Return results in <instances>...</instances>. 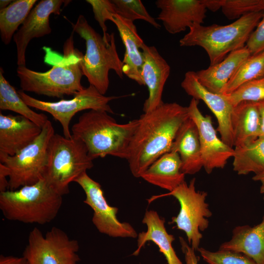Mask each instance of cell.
Returning a JSON list of instances; mask_svg holds the SVG:
<instances>
[{
    "instance_id": "obj_1",
    "label": "cell",
    "mask_w": 264,
    "mask_h": 264,
    "mask_svg": "<svg viewBox=\"0 0 264 264\" xmlns=\"http://www.w3.org/2000/svg\"><path fill=\"white\" fill-rule=\"evenodd\" d=\"M189 117L188 107L175 102L163 103L140 116L127 159L134 177H141L154 161L171 151L177 131Z\"/></svg>"
},
{
    "instance_id": "obj_2",
    "label": "cell",
    "mask_w": 264,
    "mask_h": 264,
    "mask_svg": "<svg viewBox=\"0 0 264 264\" xmlns=\"http://www.w3.org/2000/svg\"><path fill=\"white\" fill-rule=\"evenodd\" d=\"M73 36L72 32L64 43L63 55L49 47L43 48L44 62L52 66L48 71L38 72L26 66H18L17 74L22 90L62 98L65 95L74 96L84 89L81 84L84 55L74 47Z\"/></svg>"
},
{
    "instance_id": "obj_3",
    "label": "cell",
    "mask_w": 264,
    "mask_h": 264,
    "mask_svg": "<svg viewBox=\"0 0 264 264\" xmlns=\"http://www.w3.org/2000/svg\"><path fill=\"white\" fill-rule=\"evenodd\" d=\"M106 111L83 113L72 127L71 135L81 139L92 159L111 155L127 159L139 119L119 124Z\"/></svg>"
},
{
    "instance_id": "obj_4",
    "label": "cell",
    "mask_w": 264,
    "mask_h": 264,
    "mask_svg": "<svg viewBox=\"0 0 264 264\" xmlns=\"http://www.w3.org/2000/svg\"><path fill=\"white\" fill-rule=\"evenodd\" d=\"M264 14V11L250 13L225 25L194 24L179 40V45L201 47L208 54L210 66L216 65L231 52L245 46Z\"/></svg>"
},
{
    "instance_id": "obj_5",
    "label": "cell",
    "mask_w": 264,
    "mask_h": 264,
    "mask_svg": "<svg viewBox=\"0 0 264 264\" xmlns=\"http://www.w3.org/2000/svg\"><path fill=\"white\" fill-rule=\"evenodd\" d=\"M62 197L42 179L34 184L0 193V209L9 220L44 224L57 216Z\"/></svg>"
},
{
    "instance_id": "obj_6",
    "label": "cell",
    "mask_w": 264,
    "mask_h": 264,
    "mask_svg": "<svg viewBox=\"0 0 264 264\" xmlns=\"http://www.w3.org/2000/svg\"><path fill=\"white\" fill-rule=\"evenodd\" d=\"M73 32L85 41L86 51L81 60V67L89 83L105 95L109 87V72L113 70L123 78V63L117 51L114 33L107 39L102 36L80 15L75 23H71Z\"/></svg>"
},
{
    "instance_id": "obj_7",
    "label": "cell",
    "mask_w": 264,
    "mask_h": 264,
    "mask_svg": "<svg viewBox=\"0 0 264 264\" xmlns=\"http://www.w3.org/2000/svg\"><path fill=\"white\" fill-rule=\"evenodd\" d=\"M93 166L85 143L72 135L70 138L55 133L50 139L44 178L63 196L69 192L71 182Z\"/></svg>"
},
{
    "instance_id": "obj_8",
    "label": "cell",
    "mask_w": 264,
    "mask_h": 264,
    "mask_svg": "<svg viewBox=\"0 0 264 264\" xmlns=\"http://www.w3.org/2000/svg\"><path fill=\"white\" fill-rule=\"evenodd\" d=\"M54 134L52 124L48 120L33 142L14 155L0 158V170L8 176L9 190L34 184L44 178L48 145Z\"/></svg>"
},
{
    "instance_id": "obj_9",
    "label": "cell",
    "mask_w": 264,
    "mask_h": 264,
    "mask_svg": "<svg viewBox=\"0 0 264 264\" xmlns=\"http://www.w3.org/2000/svg\"><path fill=\"white\" fill-rule=\"evenodd\" d=\"M195 183L196 178H193L189 184L184 181L172 191L154 198L172 196L178 201L179 212L176 216L172 218L171 222L175 223L177 229L185 233L188 243L196 251L199 248L202 238L200 231L208 227V218L212 214L205 201L207 192L197 191Z\"/></svg>"
},
{
    "instance_id": "obj_10",
    "label": "cell",
    "mask_w": 264,
    "mask_h": 264,
    "mask_svg": "<svg viewBox=\"0 0 264 264\" xmlns=\"http://www.w3.org/2000/svg\"><path fill=\"white\" fill-rule=\"evenodd\" d=\"M23 101L30 108L49 113L61 125L64 136L71 137L69 125L72 118L78 112L86 110L113 111L109 103L120 96H107L99 92L93 86L84 88L69 100L62 99L57 102H47L36 99L21 90L18 91Z\"/></svg>"
},
{
    "instance_id": "obj_11",
    "label": "cell",
    "mask_w": 264,
    "mask_h": 264,
    "mask_svg": "<svg viewBox=\"0 0 264 264\" xmlns=\"http://www.w3.org/2000/svg\"><path fill=\"white\" fill-rule=\"evenodd\" d=\"M78 241L61 229L53 227L44 235L37 227L29 233L23 257L28 264H77Z\"/></svg>"
},
{
    "instance_id": "obj_12",
    "label": "cell",
    "mask_w": 264,
    "mask_h": 264,
    "mask_svg": "<svg viewBox=\"0 0 264 264\" xmlns=\"http://www.w3.org/2000/svg\"><path fill=\"white\" fill-rule=\"evenodd\" d=\"M83 189L86 198L84 202L93 210L92 221L101 233L117 238H135L138 234L128 222H121L117 218L118 208L110 206L104 195L101 185L84 173L74 181Z\"/></svg>"
},
{
    "instance_id": "obj_13",
    "label": "cell",
    "mask_w": 264,
    "mask_h": 264,
    "mask_svg": "<svg viewBox=\"0 0 264 264\" xmlns=\"http://www.w3.org/2000/svg\"><path fill=\"white\" fill-rule=\"evenodd\" d=\"M198 102L192 98L187 107L189 117L198 129L203 167L207 174H210L215 169L223 168L228 160L233 157L234 150L218 137L211 117L201 113Z\"/></svg>"
},
{
    "instance_id": "obj_14",
    "label": "cell",
    "mask_w": 264,
    "mask_h": 264,
    "mask_svg": "<svg viewBox=\"0 0 264 264\" xmlns=\"http://www.w3.org/2000/svg\"><path fill=\"white\" fill-rule=\"evenodd\" d=\"M68 0H42L33 8L13 36L17 49L18 66H26V50L30 42L51 32L50 16L59 15L62 6Z\"/></svg>"
},
{
    "instance_id": "obj_15",
    "label": "cell",
    "mask_w": 264,
    "mask_h": 264,
    "mask_svg": "<svg viewBox=\"0 0 264 264\" xmlns=\"http://www.w3.org/2000/svg\"><path fill=\"white\" fill-rule=\"evenodd\" d=\"M181 86L186 93L197 100L203 101L217 119V130L220 139L233 148L231 116L234 106L225 95L210 91L198 81L196 72H186Z\"/></svg>"
},
{
    "instance_id": "obj_16",
    "label": "cell",
    "mask_w": 264,
    "mask_h": 264,
    "mask_svg": "<svg viewBox=\"0 0 264 264\" xmlns=\"http://www.w3.org/2000/svg\"><path fill=\"white\" fill-rule=\"evenodd\" d=\"M160 9L156 19L171 34L185 31L194 24H202L207 10L203 0H157Z\"/></svg>"
},
{
    "instance_id": "obj_17",
    "label": "cell",
    "mask_w": 264,
    "mask_h": 264,
    "mask_svg": "<svg viewBox=\"0 0 264 264\" xmlns=\"http://www.w3.org/2000/svg\"><path fill=\"white\" fill-rule=\"evenodd\" d=\"M141 50L144 57L141 77L149 91L143 107L145 113L153 110L164 103L162 96L171 68L154 46H148L144 43Z\"/></svg>"
},
{
    "instance_id": "obj_18",
    "label": "cell",
    "mask_w": 264,
    "mask_h": 264,
    "mask_svg": "<svg viewBox=\"0 0 264 264\" xmlns=\"http://www.w3.org/2000/svg\"><path fill=\"white\" fill-rule=\"evenodd\" d=\"M42 128L20 115L0 113V158L13 156L33 142Z\"/></svg>"
},
{
    "instance_id": "obj_19",
    "label": "cell",
    "mask_w": 264,
    "mask_h": 264,
    "mask_svg": "<svg viewBox=\"0 0 264 264\" xmlns=\"http://www.w3.org/2000/svg\"><path fill=\"white\" fill-rule=\"evenodd\" d=\"M116 26L125 46L122 71L124 74L138 85H144L141 77L144 57L141 47L144 44L138 34L133 22L118 14H113L110 20Z\"/></svg>"
},
{
    "instance_id": "obj_20",
    "label": "cell",
    "mask_w": 264,
    "mask_h": 264,
    "mask_svg": "<svg viewBox=\"0 0 264 264\" xmlns=\"http://www.w3.org/2000/svg\"><path fill=\"white\" fill-rule=\"evenodd\" d=\"M171 151L178 154L181 161V171L185 175L195 174L203 167L198 129L190 117L177 131Z\"/></svg>"
},
{
    "instance_id": "obj_21",
    "label": "cell",
    "mask_w": 264,
    "mask_h": 264,
    "mask_svg": "<svg viewBox=\"0 0 264 264\" xmlns=\"http://www.w3.org/2000/svg\"><path fill=\"white\" fill-rule=\"evenodd\" d=\"M250 56L245 46L234 51L219 63L196 72L198 79L210 91L222 94L229 80Z\"/></svg>"
},
{
    "instance_id": "obj_22",
    "label": "cell",
    "mask_w": 264,
    "mask_h": 264,
    "mask_svg": "<svg viewBox=\"0 0 264 264\" xmlns=\"http://www.w3.org/2000/svg\"><path fill=\"white\" fill-rule=\"evenodd\" d=\"M219 249L242 253L256 264H264V216L262 221L254 226L235 227L231 239L222 243Z\"/></svg>"
},
{
    "instance_id": "obj_23",
    "label": "cell",
    "mask_w": 264,
    "mask_h": 264,
    "mask_svg": "<svg viewBox=\"0 0 264 264\" xmlns=\"http://www.w3.org/2000/svg\"><path fill=\"white\" fill-rule=\"evenodd\" d=\"M231 123L233 147L246 145L258 139L261 119L257 102L242 101L234 106Z\"/></svg>"
},
{
    "instance_id": "obj_24",
    "label": "cell",
    "mask_w": 264,
    "mask_h": 264,
    "mask_svg": "<svg viewBox=\"0 0 264 264\" xmlns=\"http://www.w3.org/2000/svg\"><path fill=\"white\" fill-rule=\"evenodd\" d=\"M142 222L147 225V230L138 234L137 248L132 255H138L146 242L152 241L157 245L168 264H183L172 246L175 238L167 232L165 220L161 219L156 211L148 210L145 212Z\"/></svg>"
},
{
    "instance_id": "obj_25",
    "label": "cell",
    "mask_w": 264,
    "mask_h": 264,
    "mask_svg": "<svg viewBox=\"0 0 264 264\" xmlns=\"http://www.w3.org/2000/svg\"><path fill=\"white\" fill-rule=\"evenodd\" d=\"M178 154L168 152L154 161L141 177L147 182L171 192L185 181Z\"/></svg>"
},
{
    "instance_id": "obj_26",
    "label": "cell",
    "mask_w": 264,
    "mask_h": 264,
    "mask_svg": "<svg viewBox=\"0 0 264 264\" xmlns=\"http://www.w3.org/2000/svg\"><path fill=\"white\" fill-rule=\"evenodd\" d=\"M0 109L17 113L42 128L48 120L46 115L33 111L23 101L15 88L4 78L1 67L0 68Z\"/></svg>"
},
{
    "instance_id": "obj_27",
    "label": "cell",
    "mask_w": 264,
    "mask_h": 264,
    "mask_svg": "<svg viewBox=\"0 0 264 264\" xmlns=\"http://www.w3.org/2000/svg\"><path fill=\"white\" fill-rule=\"evenodd\" d=\"M234 150L233 170L238 175H256L264 171V138H258Z\"/></svg>"
},
{
    "instance_id": "obj_28",
    "label": "cell",
    "mask_w": 264,
    "mask_h": 264,
    "mask_svg": "<svg viewBox=\"0 0 264 264\" xmlns=\"http://www.w3.org/2000/svg\"><path fill=\"white\" fill-rule=\"evenodd\" d=\"M36 2L37 0H13L6 8L0 10V35L5 45L11 42Z\"/></svg>"
},
{
    "instance_id": "obj_29",
    "label": "cell",
    "mask_w": 264,
    "mask_h": 264,
    "mask_svg": "<svg viewBox=\"0 0 264 264\" xmlns=\"http://www.w3.org/2000/svg\"><path fill=\"white\" fill-rule=\"evenodd\" d=\"M264 76V51L250 56L227 83L222 95L231 93L242 85Z\"/></svg>"
},
{
    "instance_id": "obj_30",
    "label": "cell",
    "mask_w": 264,
    "mask_h": 264,
    "mask_svg": "<svg viewBox=\"0 0 264 264\" xmlns=\"http://www.w3.org/2000/svg\"><path fill=\"white\" fill-rule=\"evenodd\" d=\"M117 14L133 22L136 20H143L154 27L159 29L161 25L150 15L140 0H112Z\"/></svg>"
},
{
    "instance_id": "obj_31",
    "label": "cell",
    "mask_w": 264,
    "mask_h": 264,
    "mask_svg": "<svg viewBox=\"0 0 264 264\" xmlns=\"http://www.w3.org/2000/svg\"><path fill=\"white\" fill-rule=\"evenodd\" d=\"M225 95L234 107L242 101L258 102L264 100V76L247 82Z\"/></svg>"
},
{
    "instance_id": "obj_32",
    "label": "cell",
    "mask_w": 264,
    "mask_h": 264,
    "mask_svg": "<svg viewBox=\"0 0 264 264\" xmlns=\"http://www.w3.org/2000/svg\"><path fill=\"white\" fill-rule=\"evenodd\" d=\"M221 9L228 19L238 20L250 13L264 11V0H223Z\"/></svg>"
},
{
    "instance_id": "obj_33",
    "label": "cell",
    "mask_w": 264,
    "mask_h": 264,
    "mask_svg": "<svg viewBox=\"0 0 264 264\" xmlns=\"http://www.w3.org/2000/svg\"><path fill=\"white\" fill-rule=\"evenodd\" d=\"M198 251L207 264H256L246 255L233 251L219 249L213 252L202 247Z\"/></svg>"
},
{
    "instance_id": "obj_34",
    "label": "cell",
    "mask_w": 264,
    "mask_h": 264,
    "mask_svg": "<svg viewBox=\"0 0 264 264\" xmlns=\"http://www.w3.org/2000/svg\"><path fill=\"white\" fill-rule=\"evenodd\" d=\"M92 9L94 18L101 28L103 37L107 39L108 34L106 22L110 21L113 14H117L116 8L111 0H87Z\"/></svg>"
},
{
    "instance_id": "obj_35",
    "label": "cell",
    "mask_w": 264,
    "mask_h": 264,
    "mask_svg": "<svg viewBox=\"0 0 264 264\" xmlns=\"http://www.w3.org/2000/svg\"><path fill=\"white\" fill-rule=\"evenodd\" d=\"M245 47L249 50L251 55L264 51V14L250 35Z\"/></svg>"
},
{
    "instance_id": "obj_36",
    "label": "cell",
    "mask_w": 264,
    "mask_h": 264,
    "mask_svg": "<svg viewBox=\"0 0 264 264\" xmlns=\"http://www.w3.org/2000/svg\"><path fill=\"white\" fill-rule=\"evenodd\" d=\"M181 249L185 256V264H198V257L195 250L182 237H179Z\"/></svg>"
},
{
    "instance_id": "obj_37",
    "label": "cell",
    "mask_w": 264,
    "mask_h": 264,
    "mask_svg": "<svg viewBox=\"0 0 264 264\" xmlns=\"http://www.w3.org/2000/svg\"><path fill=\"white\" fill-rule=\"evenodd\" d=\"M0 264H28L27 262L22 256L17 257L12 256L0 257Z\"/></svg>"
},
{
    "instance_id": "obj_38",
    "label": "cell",
    "mask_w": 264,
    "mask_h": 264,
    "mask_svg": "<svg viewBox=\"0 0 264 264\" xmlns=\"http://www.w3.org/2000/svg\"><path fill=\"white\" fill-rule=\"evenodd\" d=\"M257 103L261 119V128L259 138H264V100L258 102Z\"/></svg>"
},
{
    "instance_id": "obj_39",
    "label": "cell",
    "mask_w": 264,
    "mask_h": 264,
    "mask_svg": "<svg viewBox=\"0 0 264 264\" xmlns=\"http://www.w3.org/2000/svg\"><path fill=\"white\" fill-rule=\"evenodd\" d=\"M207 9L215 12L221 7L223 0H203Z\"/></svg>"
},
{
    "instance_id": "obj_40",
    "label": "cell",
    "mask_w": 264,
    "mask_h": 264,
    "mask_svg": "<svg viewBox=\"0 0 264 264\" xmlns=\"http://www.w3.org/2000/svg\"><path fill=\"white\" fill-rule=\"evenodd\" d=\"M252 179L254 181H258L261 182L260 193L263 195V199L264 200V171L259 174L255 175Z\"/></svg>"
},
{
    "instance_id": "obj_41",
    "label": "cell",
    "mask_w": 264,
    "mask_h": 264,
    "mask_svg": "<svg viewBox=\"0 0 264 264\" xmlns=\"http://www.w3.org/2000/svg\"><path fill=\"white\" fill-rule=\"evenodd\" d=\"M13 0H1L0 1V10L3 9L9 6Z\"/></svg>"
}]
</instances>
